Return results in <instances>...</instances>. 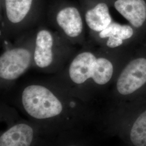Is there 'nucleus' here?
Returning a JSON list of instances; mask_svg holds the SVG:
<instances>
[{
    "label": "nucleus",
    "mask_w": 146,
    "mask_h": 146,
    "mask_svg": "<svg viewBox=\"0 0 146 146\" xmlns=\"http://www.w3.org/2000/svg\"><path fill=\"white\" fill-rule=\"evenodd\" d=\"M75 146V145H70V146Z\"/></svg>",
    "instance_id": "nucleus-15"
},
{
    "label": "nucleus",
    "mask_w": 146,
    "mask_h": 146,
    "mask_svg": "<svg viewBox=\"0 0 146 146\" xmlns=\"http://www.w3.org/2000/svg\"><path fill=\"white\" fill-rule=\"evenodd\" d=\"M133 35L131 27L128 25H121L112 22L108 26L99 33L101 38H104L110 37H117L122 40L131 38Z\"/></svg>",
    "instance_id": "nucleus-13"
},
{
    "label": "nucleus",
    "mask_w": 146,
    "mask_h": 146,
    "mask_svg": "<svg viewBox=\"0 0 146 146\" xmlns=\"http://www.w3.org/2000/svg\"><path fill=\"white\" fill-rule=\"evenodd\" d=\"M123 43V40L117 37H110L107 42V46L108 47L113 48L119 47Z\"/></svg>",
    "instance_id": "nucleus-14"
},
{
    "label": "nucleus",
    "mask_w": 146,
    "mask_h": 146,
    "mask_svg": "<svg viewBox=\"0 0 146 146\" xmlns=\"http://www.w3.org/2000/svg\"><path fill=\"white\" fill-rule=\"evenodd\" d=\"M58 25L70 37L79 36L83 30V22L78 10L75 7H67L60 11L56 16Z\"/></svg>",
    "instance_id": "nucleus-8"
},
{
    "label": "nucleus",
    "mask_w": 146,
    "mask_h": 146,
    "mask_svg": "<svg viewBox=\"0 0 146 146\" xmlns=\"http://www.w3.org/2000/svg\"><path fill=\"white\" fill-rule=\"evenodd\" d=\"M30 52L24 48L5 51L0 57V76L5 80L19 78L28 68L31 62Z\"/></svg>",
    "instance_id": "nucleus-2"
},
{
    "label": "nucleus",
    "mask_w": 146,
    "mask_h": 146,
    "mask_svg": "<svg viewBox=\"0 0 146 146\" xmlns=\"http://www.w3.org/2000/svg\"><path fill=\"white\" fill-rule=\"evenodd\" d=\"M34 137V129L26 123L13 125L0 137V146H31Z\"/></svg>",
    "instance_id": "nucleus-6"
},
{
    "label": "nucleus",
    "mask_w": 146,
    "mask_h": 146,
    "mask_svg": "<svg viewBox=\"0 0 146 146\" xmlns=\"http://www.w3.org/2000/svg\"><path fill=\"white\" fill-rule=\"evenodd\" d=\"M116 9L136 28L142 26L146 20V3L144 0H117Z\"/></svg>",
    "instance_id": "nucleus-5"
},
{
    "label": "nucleus",
    "mask_w": 146,
    "mask_h": 146,
    "mask_svg": "<svg viewBox=\"0 0 146 146\" xmlns=\"http://www.w3.org/2000/svg\"><path fill=\"white\" fill-rule=\"evenodd\" d=\"M146 83V59L139 58L131 61L118 78L116 88L120 94H132Z\"/></svg>",
    "instance_id": "nucleus-3"
},
{
    "label": "nucleus",
    "mask_w": 146,
    "mask_h": 146,
    "mask_svg": "<svg viewBox=\"0 0 146 146\" xmlns=\"http://www.w3.org/2000/svg\"><path fill=\"white\" fill-rule=\"evenodd\" d=\"M53 37L49 31L41 30L37 33L34 59L38 67L46 68L51 64L53 60Z\"/></svg>",
    "instance_id": "nucleus-7"
},
{
    "label": "nucleus",
    "mask_w": 146,
    "mask_h": 146,
    "mask_svg": "<svg viewBox=\"0 0 146 146\" xmlns=\"http://www.w3.org/2000/svg\"><path fill=\"white\" fill-rule=\"evenodd\" d=\"M113 74V66L110 61L105 58H97L92 78L95 84L99 85L107 84L111 78Z\"/></svg>",
    "instance_id": "nucleus-11"
},
{
    "label": "nucleus",
    "mask_w": 146,
    "mask_h": 146,
    "mask_svg": "<svg viewBox=\"0 0 146 146\" xmlns=\"http://www.w3.org/2000/svg\"><path fill=\"white\" fill-rule=\"evenodd\" d=\"M22 104L29 116L37 120H48L59 116L63 110L60 100L46 87L33 84L24 89Z\"/></svg>",
    "instance_id": "nucleus-1"
},
{
    "label": "nucleus",
    "mask_w": 146,
    "mask_h": 146,
    "mask_svg": "<svg viewBox=\"0 0 146 146\" xmlns=\"http://www.w3.org/2000/svg\"><path fill=\"white\" fill-rule=\"evenodd\" d=\"M86 22L93 31L101 32L112 22L109 9L104 3H100L86 14Z\"/></svg>",
    "instance_id": "nucleus-9"
},
{
    "label": "nucleus",
    "mask_w": 146,
    "mask_h": 146,
    "mask_svg": "<svg viewBox=\"0 0 146 146\" xmlns=\"http://www.w3.org/2000/svg\"><path fill=\"white\" fill-rule=\"evenodd\" d=\"M97 58L88 52L78 55L71 63L69 69V75L74 83L81 84L89 78H93Z\"/></svg>",
    "instance_id": "nucleus-4"
},
{
    "label": "nucleus",
    "mask_w": 146,
    "mask_h": 146,
    "mask_svg": "<svg viewBox=\"0 0 146 146\" xmlns=\"http://www.w3.org/2000/svg\"><path fill=\"white\" fill-rule=\"evenodd\" d=\"M130 139L134 146H146V110L133 123L130 131Z\"/></svg>",
    "instance_id": "nucleus-12"
},
{
    "label": "nucleus",
    "mask_w": 146,
    "mask_h": 146,
    "mask_svg": "<svg viewBox=\"0 0 146 146\" xmlns=\"http://www.w3.org/2000/svg\"><path fill=\"white\" fill-rule=\"evenodd\" d=\"M33 0H5L8 19L13 23L22 21L31 8Z\"/></svg>",
    "instance_id": "nucleus-10"
}]
</instances>
